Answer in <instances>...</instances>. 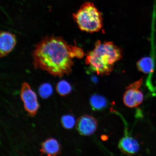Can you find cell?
Wrapping results in <instances>:
<instances>
[{
	"mask_svg": "<svg viewBox=\"0 0 156 156\" xmlns=\"http://www.w3.org/2000/svg\"><path fill=\"white\" fill-rule=\"evenodd\" d=\"M16 43L14 34L6 31H1L0 34V56L4 57L13 49Z\"/></svg>",
	"mask_w": 156,
	"mask_h": 156,
	"instance_id": "obj_6",
	"label": "cell"
},
{
	"mask_svg": "<svg viewBox=\"0 0 156 156\" xmlns=\"http://www.w3.org/2000/svg\"><path fill=\"white\" fill-rule=\"evenodd\" d=\"M61 146L57 140L53 138L46 140L42 143L40 150L42 154L56 156L60 153Z\"/></svg>",
	"mask_w": 156,
	"mask_h": 156,
	"instance_id": "obj_9",
	"label": "cell"
},
{
	"mask_svg": "<svg viewBox=\"0 0 156 156\" xmlns=\"http://www.w3.org/2000/svg\"><path fill=\"white\" fill-rule=\"evenodd\" d=\"M73 16L74 20L82 31L93 33L98 32L103 27L102 13L91 2L83 3Z\"/></svg>",
	"mask_w": 156,
	"mask_h": 156,
	"instance_id": "obj_3",
	"label": "cell"
},
{
	"mask_svg": "<svg viewBox=\"0 0 156 156\" xmlns=\"http://www.w3.org/2000/svg\"><path fill=\"white\" fill-rule=\"evenodd\" d=\"M136 65L138 70L142 73L148 74L153 72V61L151 57H146L141 58L138 61Z\"/></svg>",
	"mask_w": 156,
	"mask_h": 156,
	"instance_id": "obj_10",
	"label": "cell"
},
{
	"mask_svg": "<svg viewBox=\"0 0 156 156\" xmlns=\"http://www.w3.org/2000/svg\"><path fill=\"white\" fill-rule=\"evenodd\" d=\"M20 97L23 103L25 110L31 116L36 115L39 105L35 93L28 83L23 84L20 92Z\"/></svg>",
	"mask_w": 156,
	"mask_h": 156,
	"instance_id": "obj_4",
	"label": "cell"
},
{
	"mask_svg": "<svg viewBox=\"0 0 156 156\" xmlns=\"http://www.w3.org/2000/svg\"><path fill=\"white\" fill-rule=\"evenodd\" d=\"M58 93L62 96H66L71 92V85L68 81L62 80L58 82L56 87Z\"/></svg>",
	"mask_w": 156,
	"mask_h": 156,
	"instance_id": "obj_12",
	"label": "cell"
},
{
	"mask_svg": "<svg viewBox=\"0 0 156 156\" xmlns=\"http://www.w3.org/2000/svg\"><path fill=\"white\" fill-rule=\"evenodd\" d=\"M61 122L64 128L70 129L75 126L76 122L73 116L70 115H67L62 117Z\"/></svg>",
	"mask_w": 156,
	"mask_h": 156,
	"instance_id": "obj_14",
	"label": "cell"
},
{
	"mask_svg": "<svg viewBox=\"0 0 156 156\" xmlns=\"http://www.w3.org/2000/svg\"><path fill=\"white\" fill-rule=\"evenodd\" d=\"M90 105L93 110H103L107 106V102L106 98L101 95L94 94L90 99Z\"/></svg>",
	"mask_w": 156,
	"mask_h": 156,
	"instance_id": "obj_11",
	"label": "cell"
},
{
	"mask_svg": "<svg viewBox=\"0 0 156 156\" xmlns=\"http://www.w3.org/2000/svg\"><path fill=\"white\" fill-rule=\"evenodd\" d=\"M83 55L82 49L68 44L62 37L47 36L35 47L33 64L36 68L61 77L71 73L73 58H81Z\"/></svg>",
	"mask_w": 156,
	"mask_h": 156,
	"instance_id": "obj_1",
	"label": "cell"
},
{
	"mask_svg": "<svg viewBox=\"0 0 156 156\" xmlns=\"http://www.w3.org/2000/svg\"><path fill=\"white\" fill-rule=\"evenodd\" d=\"M119 148L122 153L126 155H133L139 151V145L134 138L126 136L120 140Z\"/></svg>",
	"mask_w": 156,
	"mask_h": 156,
	"instance_id": "obj_8",
	"label": "cell"
},
{
	"mask_svg": "<svg viewBox=\"0 0 156 156\" xmlns=\"http://www.w3.org/2000/svg\"><path fill=\"white\" fill-rule=\"evenodd\" d=\"M97 121L93 117L84 115L78 119L76 122V128L82 135L88 136L96 131L97 128Z\"/></svg>",
	"mask_w": 156,
	"mask_h": 156,
	"instance_id": "obj_5",
	"label": "cell"
},
{
	"mask_svg": "<svg viewBox=\"0 0 156 156\" xmlns=\"http://www.w3.org/2000/svg\"><path fill=\"white\" fill-rule=\"evenodd\" d=\"M123 96V102L126 106L130 108L136 107L141 104L144 100V95L138 89L128 87Z\"/></svg>",
	"mask_w": 156,
	"mask_h": 156,
	"instance_id": "obj_7",
	"label": "cell"
},
{
	"mask_svg": "<svg viewBox=\"0 0 156 156\" xmlns=\"http://www.w3.org/2000/svg\"><path fill=\"white\" fill-rule=\"evenodd\" d=\"M122 56V49L113 42L98 41L93 50L87 54L85 63L98 75H108Z\"/></svg>",
	"mask_w": 156,
	"mask_h": 156,
	"instance_id": "obj_2",
	"label": "cell"
},
{
	"mask_svg": "<svg viewBox=\"0 0 156 156\" xmlns=\"http://www.w3.org/2000/svg\"><path fill=\"white\" fill-rule=\"evenodd\" d=\"M38 92L42 98L46 99L52 95L53 92V89L50 84L45 83L42 84L39 87Z\"/></svg>",
	"mask_w": 156,
	"mask_h": 156,
	"instance_id": "obj_13",
	"label": "cell"
}]
</instances>
